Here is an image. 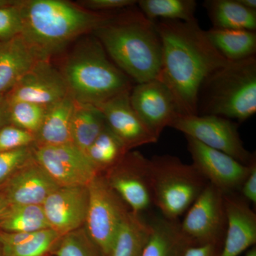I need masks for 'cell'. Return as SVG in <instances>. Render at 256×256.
Masks as SVG:
<instances>
[{
    "instance_id": "d4e9b609",
    "label": "cell",
    "mask_w": 256,
    "mask_h": 256,
    "mask_svg": "<svg viewBox=\"0 0 256 256\" xmlns=\"http://www.w3.org/2000/svg\"><path fill=\"white\" fill-rule=\"evenodd\" d=\"M146 216L130 212L120 228L110 256H141L149 236Z\"/></svg>"
},
{
    "instance_id": "5b68a950",
    "label": "cell",
    "mask_w": 256,
    "mask_h": 256,
    "mask_svg": "<svg viewBox=\"0 0 256 256\" xmlns=\"http://www.w3.org/2000/svg\"><path fill=\"white\" fill-rule=\"evenodd\" d=\"M256 112V58L229 62L204 82L197 114H214L242 124Z\"/></svg>"
},
{
    "instance_id": "484cf974",
    "label": "cell",
    "mask_w": 256,
    "mask_h": 256,
    "mask_svg": "<svg viewBox=\"0 0 256 256\" xmlns=\"http://www.w3.org/2000/svg\"><path fill=\"white\" fill-rule=\"evenodd\" d=\"M50 228L42 205H12L0 218V230L34 233Z\"/></svg>"
},
{
    "instance_id": "2e32d148",
    "label": "cell",
    "mask_w": 256,
    "mask_h": 256,
    "mask_svg": "<svg viewBox=\"0 0 256 256\" xmlns=\"http://www.w3.org/2000/svg\"><path fill=\"white\" fill-rule=\"evenodd\" d=\"M130 92V90L121 92L96 106L104 114L108 127L124 143L128 151L158 141L133 110Z\"/></svg>"
},
{
    "instance_id": "d590c367",
    "label": "cell",
    "mask_w": 256,
    "mask_h": 256,
    "mask_svg": "<svg viewBox=\"0 0 256 256\" xmlns=\"http://www.w3.org/2000/svg\"><path fill=\"white\" fill-rule=\"evenodd\" d=\"M239 194L249 203L256 204V161L252 163V169L242 183Z\"/></svg>"
},
{
    "instance_id": "f546056e",
    "label": "cell",
    "mask_w": 256,
    "mask_h": 256,
    "mask_svg": "<svg viewBox=\"0 0 256 256\" xmlns=\"http://www.w3.org/2000/svg\"><path fill=\"white\" fill-rule=\"evenodd\" d=\"M48 107L28 102L9 104L10 124L36 134Z\"/></svg>"
},
{
    "instance_id": "f35d334b",
    "label": "cell",
    "mask_w": 256,
    "mask_h": 256,
    "mask_svg": "<svg viewBox=\"0 0 256 256\" xmlns=\"http://www.w3.org/2000/svg\"><path fill=\"white\" fill-rule=\"evenodd\" d=\"M10 206L11 205L10 204L9 202L6 200L4 195L2 194H0V218L8 212Z\"/></svg>"
},
{
    "instance_id": "ffe728a7",
    "label": "cell",
    "mask_w": 256,
    "mask_h": 256,
    "mask_svg": "<svg viewBox=\"0 0 256 256\" xmlns=\"http://www.w3.org/2000/svg\"><path fill=\"white\" fill-rule=\"evenodd\" d=\"M40 60L21 35L0 42V96L9 92Z\"/></svg>"
},
{
    "instance_id": "7c38bea8",
    "label": "cell",
    "mask_w": 256,
    "mask_h": 256,
    "mask_svg": "<svg viewBox=\"0 0 256 256\" xmlns=\"http://www.w3.org/2000/svg\"><path fill=\"white\" fill-rule=\"evenodd\" d=\"M130 100L143 124L158 140L164 128L182 114L170 89L160 79L134 84Z\"/></svg>"
},
{
    "instance_id": "5bb4252c",
    "label": "cell",
    "mask_w": 256,
    "mask_h": 256,
    "mask_svg": "<svg viewBox=\"0 0 256 256\" xmlns=\"http://www.w3.org/2000/svg\"><path fill=\"white\" fill-rule=\"evenodd\" d=\"M68 95L60 69L50 60H40L4 96L8 105L28 102L50 106Z\"/></svg>"
},
{
    "instance_id": "f1b7e54d",
    "label": "cell",
    "mask_w": 256,
    "mask_h": 256,
    "mask_svg": "<svg viewBox=\"0 0 256 256\" xmlns=\"http://www.w3.org/2000/svg\"><path fill=\"white\" fill-rule=\"evenodd\" d=\"M62 236L52 228L36 232L28 242L14 246H1L2 256H47L60 242Z\"/></svg>"
},
{
    "instance_id": "ab89813d",
    "label": "cell",
    "mask_w": 256,
    "mask_h": 256,
    "mask_svg": "<svg viewBox=\"0 0 256 256\" xmlns=\"http://www.w3.org/2000/svg\"><path fill=\"white\" fill-rule=\"evenodd\" d=\"M239 3L247 9L256 11V0H238Z\"/></svg>"
},
{
    "instance_id": "60d3db41",
    "label": "cell",
    "mask_w": 256,
    "mask_h": 256,
    "mask_svg": "<svg viewBox=\"0 0 256 256\" xmlns=\"http://www.w3.org/2000/svg\"><path fill=\"white\" fill-rule=\"evenodd\" d=\"M15 2L16 1H12V0H0V8L14 4Z\"/></svg>"
},
{
    "instance_id": "4dcf8cb0",
    "label": "cell",
    "mask_w": 256,
    "mask_h": 256,
    "mask_svg": "<svg viewBox=\"0 0 256 256\" xmlns=\"http://www.w3.org/2000/svg\"><path fill=\"white\" fill-rule=\"evenodd\" d=\"M54 250L56 256H102L89 238L85 228L64 235Z\"/></svg>"
},
{
    "instance_id": "d6986e66",
    "label": "cell",
    "mask_w": 256,
    "mask_h": 256,
    "mask_svg": "<svg viewBox=\"0 0 256 256\" xmlns=\"http://www.w3.org/2000/svg\"><path fill=\"white\" fill-rule=\"evenodd\" d=\"M146 218L150 233L141 256H185L194 246L182 232L180 220H168L160 214Z\"/></svg>"
},
{
    "instance_id": "8d00e7d4",
    "label": "cell",
    "mask_w": 256,
    "mask_h": 256,
    "mask_svg": "<svg viewBox=\"0 0 256 256\" xmlns=\"http://www.w3.org/2000/svg\"><path fill=\"white\" fill-rule=\"evenodd\" d=\"M222 247L214 245L192 246L186 250L185 256H220Z\"/></svg>"
},
{
    "instance_id": "e0dca14e",
    "label": "cell",
    "mask_w": 256,
    "mask_h": 256,
    "mask_svg": "<svg viewBox=\"0 0 256 256\" xmlns=\"http://www.w3.org/2000/svg\"><path fill=\"white\" fill-rule=\"evenodd\" d=\"M226 230L220 256H238L256 244V214L239 193L224 194Z\"/></svg>"
},
{
    "instance_id": "8992f818",
    "label": "cell",
    "mask_w": 256,
    "mask_h": 256,
    "mask_svg": "<svg viewBox=\"0 0 256 256\" xmlns=\"http://www.w3.org/2000/svg\"><path fill=\"white\" fill-rule=\"evenodd\" d=\"M150 175L154 206L171 220L184 214L208 184L193 164L170 154L150 160Z\"/></svg>"
},
{
    "instance_id": "6da1fadb",
    "label": "cell",
    "mask_w": 256,
    "mask_h": 256,
    "mask_svg": "<svg viewBox=\"0 0 256 256\" xmlns=\"http://www.w3.org/2000/svg\"><path fill=\"white\" fill-rule=\"evenodd\" d=\"M156 22L162 44L159 79L170 89L182 114L196 116L204 82L229 60L214 46L196 18Z\"/></svg>"
},
{
    "instance_id": "4316f807",
    "label": "cell",
    "mask_w": 256,
    "mask_h": 256,
    "mask_svg": "<svg viewBox=\"0 0 256 256\" xmlns=\"http://www.w3.org/2000/svg\"><path fill=\"white\" fill-rule=\"evenodd\" d=\"M138 8L153 22L194 21L196 20L197 3L195 0H140Z\"/></svg>"
},
{
    "instance_id": "1f68e13d",
    "label": "cell",
    "mask_w": 256,
    "mask_h": 256,
    "mask_svg": "<svg viewBox=\"0 0 256 256\" xmlns=\"http://www.w3.org/2000/svg\"><path fill=\"white\" fill-rule=\"evenodd\" d=\"M34 159V146L0 152V182Z\"/></svg>"
},
{
    "instance_id": "30bf717a",
    "label": "cell",
    "mask_w": 256,
    "mask_h": 256,
    "mask_svg": "<svg viewBox=\"0 0 256 256\" xmlns=\"http://www.w3.org/2000/svg\"><path fill=\"white\" fill-rule=\"evenodd\" d=\"M104 176L133 213L146 216L154 206L150 160L140 152H128Z\"/></svg>"
},
{
    "instance_id": "44dd1931",
    "label": "cell",
    "mask_w": 256,
    "mask_h": 256,
    "mask_svg": "<svg viewBox=\"0 0 256 256\" xmlns=\"http://www.w3.org/2000/svg\"><path fill=\"white\" fill-rule=\"evenodd\" d=\"M74 100L70 96L48 106L38 132L34 146H53L73 143L72 118Z\"/></svg>"
},
{
    "instance_id": "74e56055",
    "label": "cell",
    "mask_w": 256,
    "mask_h": 256,
    "mask_svg": "<svg viewBox=\"0 0 256 256\" xmlns=\"http://www.w3.org/2000/svg\"><path fill=\"white\" fill-rule=\"evenodd\" d=\"M10 124L9 105L5 96H0V129Z\"/></svg>"
},
{
    "instance_id": "cb8c5ba5",
    "label": "cell",
    "mask_w": 256,
    "mask_h": 256,
    "mask_svg": "<svg viewBox=\"0 0 256 256\" xmlns=\"http://www.w3.org/2000/svg\"><path fill=\"white\" fill-rule=\"evenodd\" d=\"M206 34L214 46L226 60L237 62L256 56V31L212 28Z\"/></svg>"
},
{
    "instance_id": "52a82bcc",
    "label": "cell",
    "mask_w": 256,
    "mask_h": 256,
    "mask_svg": "<svg viewBox=\"0 0 256 256\" xmlns=\"http://www.w3.org/2000/svg\"><path fill=\"white\" fill-rule=\"evenodd\" d=\"M87 186L86 232L102 256H110L120 228L130 208L112 190L104 175L96 176Z\"/></svg>"
},
{
    "instance_id": "ba28073f",
    "label": "cell",
    "mask_w": 256,
    "mask_h": 256,
    "mask_svg": "<svg viewBox=\"0 0 256 256\" xmlns=\"http://www.w3.org/2000/svg\"><path fill=\"white\" fill-rule=\"evenodd\" d=\"M170 128L208 148L222 152L242 164L250 165L256 154L246 149L238 132V124L214 114H180Z\"/></svg>"
},
{
    "instance_id": "b9f144b4",
    "label": "cell",
    "mask_w": 256,
    "mask_h": 256,
    "mask_svg": "<svg viewBox=\"0 0 256 256\" xmlns=\"http://www.w3.org/2000/svg\"><path fill=\"white\" fill-rule=\"evenodd\" d=\"M246 256H256V248L254 246L250 248V250L248 252Z\"/></svg>"
},
{
    "instance_id": "7bdbcfd3",
    "label": "cell",
    "mask_w": 256,
    "mask_h": 256,
    "mask_svg": "<svg viewBox=\"0 0 256 256\" xmlns=\"http://www.w3.org/2000/svg\"><path fill=\"white\" fill-rule=\"evenodd\" d=\"M0 256H2V255L1 246H0Z\"/></svg>"
},
{
    "instance_id": "7402d4cb",
    "label": "cell",
    "mask_w": 256,
    "mask_h": 256,
    "mask_svg": "<svg viewBox=\"0 0 256 256\" xmlns=\"http://www.w3.org/2000/svg\"><path fill=\"white\" fill-rule=\"evenodd\" d=\"M204 6L215 30H256V11L244 8L238 0H206Z\"/></svg>"
},
{
    "instance_id": "8fae6325",
    "label": "cell",
    "mask_w": 256,
    "mask_h": 256,
    "mask_svg": "<svg viewBox=\"0 0 256 256\" xmlns=\"http://www.w3.org/2000/svg\"><path fill=\"white\" fill-rule=\"evenodd\" d=\"M34 158L60 186H87L100 174L88 156L74 143L34 146Z\"/></svg>"
},
{
    "instance_id": "4fadbf2b",
    "label": "cell",
    "mask_w": 256,
    "mask_h": 256,
    "mask_svg": "<svg viewBox=\"0 0 256 256\" xmlns=\"http://www.w3.org/2000/svg\"><path fill=\"white\" fill-rule=\"evenodd\" d=\"M194 166L210 184L224 194L239 193L252 164H242L232 156L185 136Z\"/></svg>"
},
{
    "instance_id": "9a60e30c",
    "label": "cell",
    "mask_w": 256,
    "mask_h": 256,
    "mask_svg": "<svg viewBox=\"0 0 256 256\" xmlns=\"http://www.w3.org/2000/svg\"><path fill=\"white\" fill-rule=\"evenodd\" d=\"M88 206V186H60L42 204L50 228L64 236L85 224Z\"/></svg>"
},
{
    "instance_id": "9c48e42d",
    "label": "cell",
    "mask_w": 256,
    "mask_h": 256,
    "mask_svg": "<svg viewBox=\"0 0 256 256\" xmlns=\"http://www.w3.org/2000/svg\"><path fill=\"white\" fill-rule=\"evenodd\" d=\"M180 222L182 232L194 246H223L226 230L224 194L208 183Z\"/></svg>"
},
{
    "instance_id": "e575fe53",
    "label": "cell",
    "mask_w": 256,
    "mask_h": 256,
    "mask_svg": "<svg viewBox=\"0 0 256 256\" xmlns=\"http://www.w3.org/2000/svg\"><path fill=\"white\" fill-rule=\"evenodd\" d=\"M77 3L79 6L94 12L108 13L136 6V0H85Z\"/></svg>"
},
{
    "instance_id": "836d02e7",
    "label": "cell",
    "mask_w": 256,
    "mask_h": 256,
    "mask_svg": "<svg viewBox=\"0 0 256 256\" xmlns=\"http://www.w3.org/2000/svg\"><path fill=\"white\" fill-rule=\"evenodd\" d=\"M18 2L0 8V42L8 41L21 34L22 24Z\"/></svg>"
},
{
    "instance_id": "7a4b0ae2",
    "label": "cell",
    "mask_w": 256,
    "mask_h": 256,
    "mask_svg": "<svg viewBox=\"0 0 256 256\" xmlns=\"http://www.w3.org/2000/svg\"><path fill=\"white\" fill-rule=\"evenodd\" d=\"M20 34L42 60H50L72 42L92 34L114 18L63 0H22Z\"/></svg>"
},
{
    "instance_id": "d6a6232c",
    "label": "cell",
    "mask_w": 256,
    "mask_h": 256,
    "mask_svg": "<svg viewBox=\"0 0 256 256\" xmlns=\"http://www.w3.org/2000/svg\"><path fill=\"white\" fill-rule=\"evenodd\" d=\"M35 139V134L12 124H8L0 129V152L34 146Z\"/></svg>"
},
{
    "instance_id": "83f0119b",
    "label": "cell",
    "mask_w": 256,
    "mask_h": 256,
    "mask_svg": "<svg viewBox=\"0 0 256 256\" xmlns=\"http://www.w3.org/2000/svg\"><path fill=\"white\" fill-rule=\"evenodd\" d=\"M128 152L124 143L106 126L88 150L86 156L101 174V172L107 171L118 163Z\"/></svg>"
},
{
    "instance_id": "ac0fdd59",
    "label": "cell",
    "mask_w": 256,
    "mask_h": 256,
    "mask_svg": "<svg viewBox=\"0 0 256 256\" xmlns=\"http://www.w3.org/2000/svg\"><path fill=\"white\" fill-rule=\"evenodd\" d=\"M58 188L60 186L34 158L10 176L2 194L11 206L42 205Z\"/></svg>"
},
{
    "instance_id": "3957f363",
    "label": "cell",
    "mask_w": 256,
    "mask_h": 256,
    "mask_svg": "<svg viewBox=\"0 0 256 256\" xmlns=\"http://www.w3.org/2000/svg\"><path fill=\"white\" fill-rule=\"evenodd\" d=\"M109 58L133 82L159 79L162 44L156 22L138 6L124 10L92 32Z\"/></svg>"
},
{
    "instance_id": "277c9868",
    "label": "cell",
    "mask_w": 256,
    "mask_h": 256,
    "mask_svg": "<svg viewBox=\"0 0 256 256\" xmlns=\"http://www.w3.org/2000/svg\"><path fill=\"white\" fill-rule=\"evenodd\" d=\"M60 70L69 96L82 104L98 106L133 86L92 34L76 41Z\"/></svg>"
},
{
    "instance_id": "603a6c76",
    "label": "cell",
    "mask_w": 256,
    "mask_h": 256,
    "mask_svg": "<svg viewBox=\"0 0 256 256\" xmlns=\"http://www.w3.org/2000/svg\"><path fill=\"white\" fill-rule=\"evenodd\" d=\"M106 126L104 114L96 106L74 100L70 128L72 140L86 156Z\"/></svg>"
}]
</instances>
